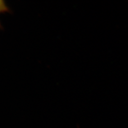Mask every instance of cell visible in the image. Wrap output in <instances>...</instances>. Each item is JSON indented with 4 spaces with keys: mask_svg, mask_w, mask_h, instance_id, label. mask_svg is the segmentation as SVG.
Here are the masks:
<instances>
[{
    "mask_svg": "<svg viewBox=\"0 0 128 128\" xmlns=\"http://www.w3.org/2000/svg\"><path fill=\"white\" fill-rule=\"evenodd\" d=\"M8 11V7L4 2V0H0V14Z\"/></svg>",
    "mask_w": 128,
    "mask_h": 128,
    "instance_id": "obj_1",
    "label": "cell"
}]
</instances>
